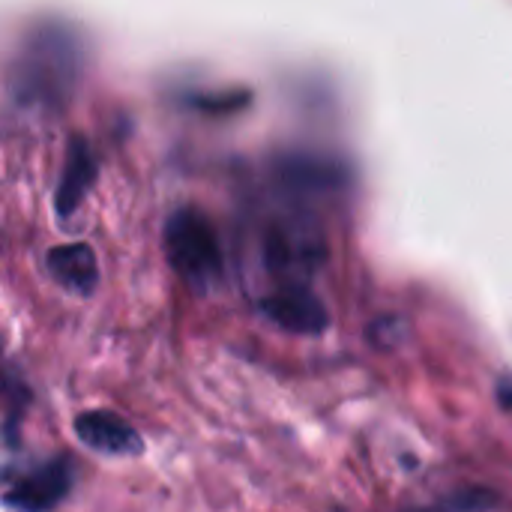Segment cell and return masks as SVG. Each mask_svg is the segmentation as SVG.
I'll list each match as a JSON object with an SVG mask.
<instances>
[{
	"mask_svg": "<svg viewBox=\"0 0 512 512\" xmlns=\"http://www.w3.org/2000/svg\"><path fill=\"white\" fill-rule=\"evenodd\" d=\"M165 249L174 270L195 288L207 291L222 276V252L213 225L198 210H177L165 225Z\"/></svg>",
	"mask_w": 512,
	"mask_h": 512,
	"instance_id": "obj_1",
	"label": "cell"
},
{
	"mask_svg": "<svg viewBox=\"0 0 512 512\" xmlns=\"http://www.w3.org/2000/svg\"><path fill=\"white\" fill-rule=\"evenodd\" d=\"M69 486H72L69 462L66 459H54V462L39 465L27 477H21L6 492V504L21 512H48L66 498Z\"/></svg>",
	"mask_w": 512,
	"mask_h": 512,
	"instance_id": "obj_2",
	"label": "cell"
},
{
	"mask_svg": "<svg viewBox=\"0 0 512 512\" xmlns=\"http://www.w3.org/2000/svg\"><path fill=\"white\" fill-rule=\"evenodd\" d=\"M75 435L84 447L105 456H138L144 450L138 432L111 411H87L75 420Z\"/></svg>",
	"mask_w": 512,
	"mask_h": 512,
	"instance_id": "obj_3",
	"label": "cell"
},
{
	"mask_svg": "<svg viewBox=\"0 0 512 512\" xmlns=\"http://www.w3.org/2000/svg\"><path fill=\"white\" fill-rule=\"evenodd\" d=\"M261 309L276 321L282 324L285 330L291 333H321L327 327V309L321 306V300L303 288V285H285L279 288L276 294H270Z\"/></svg>",
	"mask_w": 512,
	"mask_h": 512,
	"instance_id": "obj_4",
	"label": "cell"
},
{
	"mask_svg": "<svg viewBox=\"0 0 512 512\" xmlns=\"http://www.w3.org/2000/svg\"><path fill=\"white\" fill-rule=\"evenodd\" d=\"M96 180V159L90 153V147L84 144V138H75L69 144L66 153V165H63V177L57 186V210L66 216L69 210H75L81 204V198L87 195V189Z\"/></svg>",
	"mask_w": 512,
	"mask_h": 512,
	"instance_id": "obj_5",
	"label": "cell"
},
{
	"mask_svg": "<svg viewBox=\"0 0 512 512\" xmlns=\"http://www.w3.org/2000/svg\"><path fill=\"white\" fill-rule=\"evenodd\" d=\"M48 270H51V276H54L60 285H66V288H72V291H78V294L93 291L96 276H99V273H96V258H93V252H90L87 246H81V243L51 249V252H48Z\"/></svg>",
	"mask_w": 512,
	"mask_h": 512,
	"instance_id": "obj_6",
	"label": "cell"
}]
</instances>
